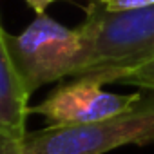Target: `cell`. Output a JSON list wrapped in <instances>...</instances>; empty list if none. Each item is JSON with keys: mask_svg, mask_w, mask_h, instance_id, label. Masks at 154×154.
I'll return each instance as SVG.
<instances>
[{"mask_svg": "<svg viewBox=\"0 0 154 154\" xmlns=\"http://www.w3.org/2000/svg\"><path fill=\"white\" fill-rule=\"evenodd\" d=\"M141 93L114 94L102 89L100 84L72 78V82L54 89L40 105L29 112L42 114L51 125L93 123L127 112L140 100Z\"/></svg>", "mask_w": 154, "mask_h": 154, "instance_id": "4", "label": "cell"}, {"mask_svg": "<svg viewBox=\"0 0 154 154\" xmlns=\"http://www.w3.org/2000/svg\"><path fill=\"white\" fill-rule=\"evenodd\" d=\"M76 29L82 49L71 78L114 84L154 60V6L107 11L102 2H93L85 22Z\"/></svg>", "mask_w": 154, "mask_h": 154, "instance_id": "1", "label": "cell"}, {"mask_svg": "<svg viewBox=\"0 0 154 154\" xmlns=\"http://www.w3.org/2000/svg\"><path fill=\"white\" fill-rule=\"evenodd\" d=\"M24 136L8 129H0V154H24Z\"/></svg>", "mask_w": 154, "mask_h": 154, "instance_id": "7", "label": "cell"}, {"mask_svg": "<svg viewBox=\"0 0 154 154\" xmlns=\"http://www.w3.org/2000/svg\"><path fill=\"white\" fill-rule=\"evenodd\" d=\"M94 2H102V4H107V2H111V0H94Z\"/></svg>", "mask_w": 154, "mask_h": 154, "instance_id": "11", "label": "cell"}, {"mask_svg": "<svg viewBox=\"0 0 154 154\" xmlns=\"http://www.w3.org/2000/svg\"><path fill=\"white\" fill-rule=\"evenodd\" d=\"M26 2H27V4H29L33 9H35V8H36V2H38V0H26Z\"/></svg>", "mask_w": 154, "mask_h": 154, "instance_id": "10", "label": "cell"}, {"mask_svg": "<svg viewBox=\"0 0 154 154\" xmlns=\"http://www.w3.org/2000/svg\"><path fill=\"white\" fill-rule=\"evenodd\" d=\"M154 141V91L141 93L140 100L123 114L93 123L49 125L26 132L24 154H105L125 145Z\"/></svg>", "mask_w": 154, "mask_h": 154, "instance_id": "2", "label": "cell"}, {"mask_svg": "<svg viewBox=\"0 0 154 154\" xmlns=\"http://www.w3.org/2000/svg\"><path fill=\"white\" fill-rule=\"evenodd\" d=\"M122 84L134 85V87H140L145 91H154V60L134 69L127 78L122 80Z\"/></svg>", "mask_w": 154, "mask_h": 154, "instance_id": "6", "label": "cell"}, {"mask_svg": "<svg viewBox=\"0 0 154 154\" xmlns=\"http://www.w3.org/2000/svg\"><path fill=\"white\" fill-rule=\"evenodd\" d=\"M107 11H129V9H141L154 6V0H111L103 4Z\"/></svg>", "mask_w": 154, "mask_h": 154, "instance_id": "8", "label": "cell"}, {"mask_svg": "<svg viewBox=\"0 0 154 154\" xmlns=\"http://www.w3.org/2000/svg\"><path fill=\"white\" fill-rule=\"evenodd\" d=\"M9 49L26 91L33 94L45 84L74 74L82 40L78 29L40 13L20 35H9Z\"/></svg>", "mask_w": 154, "mask_h": 154, "instance_id": "3", "label": "cell"}, {"mask_svg": "<svg viewBox=\"0 0 154 154\" xmlns=\"http://www.w3.org/2000/svg\"><path fill=\"white\" fill-rule=\"evenodd\" d=\"M29 98L9 49V33L0 24V129L26 134Z\"/></svg>", "mask_w": 154, "mask_h": 154, "instance_id": "5", "label": "cell"}, {"mask_svg": "<svg viewBox=\"0 0 154 154\" xmlns=\"http://www.w3.org/2000/svg\"><path fill=\"white\" fill-rule=\"evenodd\" d=\"M51 2H54V0H38V2H36V8H35V11L40 15V13H44L45 11V8L51 4Z\"/></svg>", "mask_w": 154, "mask_h": 154, "instance_id": "9", "label": "cell"}]
</instances>
